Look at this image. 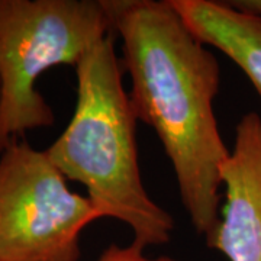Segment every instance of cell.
Here are the masks:
<instances>
[{"instance_id":"cell-6","label":"cell","mask_w":261,"mask_h":261,"mask_svg":"<svg viewBox=\"0 0 261 261\" xmlns=\"http://www.w3.org/2000/svg\"><path fill=\"white\" fill-rule=\"evenodd\" d=\"M187 28L205 45L237 64L261 96V18L214 0H170Z\"/></svg>"},{"instance_id":"cell-1","label":"cell","mask_w":261,"mask_h":261,"mask_svg":"<svg viewBox=\"0 0 261 261\" xmlns=\"http://www.w3.org/2000/svg\"><path fill=\"white\" fill-rule=\"evenodd\" d=\"M138 121L155 130L174 170L183 207L207 238L221 218V170L231 154L214 102L221 65L170 0H105Z\"/></svg>"},{"instance_id":"cell-4","label":"cell","mask_w":261,"mask_h":261,"mask_svg":"<svg viewBox=\"0 0 261 261\" xmlns=\"http://www.w3.org/2000/svg\"><path fill=\"white\" fill-rule=\"evenodd\" d=\"M100 218L47 151L18 140L0 152V261H79L80 235Z\"/></svg>"},{"instance_id":"cell-2","label":"cell","mask_w":261,"mask_h":261,"mask_svg":"<svg viewBox=\"0 0 261 261\" xmlns=\"http://www.w3.org/2000/svg\"><path fill=\"white\" fill-rule=\"evenodd\" d=\"M113 35L99 41L75 67L77 102L48 157L67 180L84 186L102 218L128 225L141 248L167 244L174 219L148 195L141 176L138 118L123 86Z\"/></svg>"},{"instance_id":"cell-3","label":"cell","mask_w":261,"mask_h":261,"mask_svg":"<svg viewBox=\"0 0 261 261\" xmlns=\"http://www.w3.org/2000/svg\"><path fill=\"white\" fill-rule=\"evenodd\" d=\"M113 35L105 0H0V152L56 116L38 79Z\"/></svg>"},{"instance_id":"cell-7","label":"cell","mask_w":261,"mask_h":261,"mask_svg":"<svg viewBox=\"0 0 261 261\" xmlns=\"http://www.w3.org/2000/svg\"><path fill=\"white\" fill-rule=\"evenodd\" d=\"M97 261H180L171 257H166L161 255L157 258H151L144 254V248H141L135 244H130L126 247H121V245H109L102 255L97 258Z\"/></svg>"},{"instance_id":"cell-5","label":"cell","mask_w":261,"mask_h":261,"mask_svg":"<svg viewBox=\"0 0 261 261\" xmlns=\"http://www.w3.org/2000/svg\"><path fill=\"white\" fill-rule=\"evenodd\" d=\"M221 180L225 203L206 244L229 261H261V116L257 112L245 113L237 123Z\"/></svg>"}]
</instances>
